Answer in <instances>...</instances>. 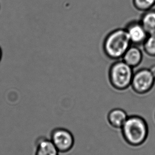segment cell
<instances>
[{"label": "cell", "instance_id": "5b68a950", "mask_svg": "<svg viewBox=\"0 0 155 155\" xmlns=\"http://www.w3.org/2000/svg\"><path fill=\"white\" fill-rule=\"evenodd\" d=\"M50 136V140L59 153H69L73 148L74 138L69 130L63 127H56L52 130Z\"/></svg>", "mask_w": 155, "mask_h": 155}, {"label": "cell", "instance_id": "277c9868", "mask_svg": "<svg viewBox=\"0 0 155 155\" xmlns=\"http://www.w3.org/2000/svg\"><path fill=\"white\" fill-rule=\"evenodd\" d=\"M155 83V77L149 69L142 68L134 73L131 87L136 94L145 95L151 91Z\"/></svg>", "mask_w": 155, "mask_h": 155}, {"label": "cell", "instance_id": "7c38bea8", "mask_svg": "<svg viewBox=\"0 0 155 155\" xmlns=\"http://www.w3.org/2000/svg\"><path fill=\"white\" fill-rule=\"evenodd\" d=\"M142 45L143 51L147 55L155 58V36H149Z\"/></svg>", "mask_w": 155, "mask_h": 155}, {"label": "cell", "instance_id": "30bf717a", "mask_svg": "<svg viewBox=\"0 0 155 155\" xmlns=\"http://www.w3.org/2000/svg\"><path fill=\"white\" fill-rule=\"evenodd\" d=\"M140 21L148 36H155V9L144 12Z\"/></svg>", "mask_w": 155, "mask_h": 155}, {"label": "cell", "instance_id": "8992f818", "mask_svg": "<svg viewBox=\"0 0 155 155\" xmlns=\"http://www.w3.org/2000/svg\"><path fill=\"white\" fill-rule=\"evenodd\" d=\"M132 45H142L149 36L140 21L134 20L130 21L125 27Z\"/></svg>", "mask_w": 155, "mask_h": 155}, {"label": "cell", "instance_id": "3957f363", "mask_svg": "<svg viewBox=\"0 0 155 155\" xmlns=\"http://www.w3.org/2000/svg\"><path fill=\"white\" fill-rule=\"evenodd\" d=\"M134 74L132 67L123 60H117L111 65L109 69L110 84L117 91H125L131 86Z\"/></svg>", "mask_w": 155, "mask_h": 155}, {"label": "cell", "instance_id": "ba28073f", "mask_svg": "<svg viewBox=\"0 0 155 155\" xmlns=\"http://www.w3.org/2000/svg\"><path fill=\"white\" fill-rule=\"evenodd\" d=\"M122 58L124 62L134 69L142 62L143 54L138 46L133 45L128 48Z\"/></svg>", "mask_w": 155, "mask_h": 155}, {"label": "cell", "instance_id": "9c48e42d", "mask_svg": "<svg viewBox=\"0 0 155 155\" xmlns=\"http://www.w3.org/2000/svg\"><path fill=\"white\" fill-rule=\"evenodd\" d=\"M129 115L124 110L121 108H114L110 110L107 115V121L112 127L121 129Z\"/></svg>", "mask_w": 155, "mask_h": 155}, {"label": "cell", "instance_id": "6da1fadb", "mask_svg": "<svg viewBox=\"0 0 155 155\" xmlns=\"http://www.w3.org/2000/svg\"><path fill=\"white\" fill-rule=\"evenodd\" d=\"M121 129L123 139L131 146H141L148 136V125L146 121L137 115L128 116Z\"/></svg>", "mask_w": 155, "mask_h": 155}, {"label": "cell", "instance_id": "8fae6325", "mask_svg": "<svg viewBox=\"0 0 155 155\" xmlns=\"http://www.w3.org/2000/svg\"><path fill=\"white\" fill-rule=\"evenodd\" d=\"M133 5L137 10L144 12L155 6V0H133Z\"/></svg>", "mask_w": 155, "mask_h": 155}, {"label": "cell", "instance_id": "5bb4252c", "mask_svg": "<svg viewBox=\"0 0 155 155\" xmlns=\"http://www.w3.org/2000/svg\"><path fill=\"white\" fill-rule=\"evenodd\" d=\"M2 49L0 47V61L2 59Z\"/></svg>", "mask_w": 155, "mask_h": 155}, {"label": "cell", "instance_id": "4fadbf2b", "mask_svg": "<svg viewBox=\"0 0 155 155\" xmlns=\"http://www.w3.org/2000/svg\"><path fill=\"white\" fill-rule=\"evenodd\" d=\"M149 70H150V71L152 73L153 76L155 78V64L153 65L149 68Z\"/></svg>", "mask_w": 155, "mask_h": 155}, {"label": "cell", "instance_id": "7a4b0ae2", "mask_svg": "<svg viewBox=\"0 0 155 155\" xmlns=\"http://www.w3.org/2000/svg\"><path fill=\"white\" fill-rule=\"evenodd\" d=\"M132 43L125 28L113 30L104 41L103 50L106 55L113 60L122 58Z\"/></svg>", "mask_w": 155, "mask_h": 155}, {"label": "cell", "instance_id": "52a82bcc", "mask_svg": "<svg viewBox=\"0 0 155 155\" xmlns=\"http://www.w3.org/2000/svg\"><path fill=\"white\" fill-rule=\"evenodd\" d=\"M60 153L50 139L44 137L37 138L35 142L34 155H59Z\"/></svg>", "mask_w": 155, "mask_h": 155}]
</instances>
